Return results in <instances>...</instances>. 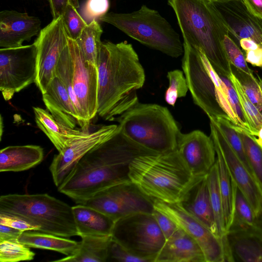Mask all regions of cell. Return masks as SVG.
Returning a JSON list of instances; mask_svg holds the SVG:
<instances>
[{
    "label": "cell",
    "instance_id": "1",
    "mask_svg": "<svg viewBox=\"0 0 262 262\" xmlns=\"http://www.w3.org/2000/svg\"><path fill=\"white\" fill-rule=\"evenodd\" d=\"M132 141L119 130L89 151L58 190L77 204H82L98 192L130 181L129 166L136 157L155 154Z\"/></svg>",
    "mask_w": 262,
    "mask_h": 262
},
{
    "label": "cell",
    "instance_id": "2",
    "mask_svg": "<svg viewBox=\"0 0 262 262\" xmlns=\"http://www.w3.org/2000/svg\"><path fill=\"white\" fill-rule=\"evenodd\" d=\"M98 72L97 114L112 121L139 102L137 91L145 81L144 70L132 45L102 42Z\"/></svg>",
    "mask_w": 262,
    "mask_h": 262
},
{
    "label": "cell",
    "instance_id": "3",
    "mask_svg": "<svg viewBox=\"0 0 262 262\" xmlns=\"http://www.w3.org/2000/svg\"><path fill=\"white\" fill-rule=\"evenodd\" d=\"M174 10L184 42L200 49L218 75L229 77L231 65L223 39L229 35L224 19L211 0H168Z\"/></svg>",
    "mask_w": 262,
    "mask_h": 262
},
{
    "label": "cell",
    "instance_id": "4",
    "mask_svg": "<svg viewBox=\"0 0 262 262\" xmlns=\"http://www.w3.org/2000/svg\"><path fill=\"white\" fill-rule=\"evenodd\" d=\"M128 176L145 194L167 203L182 202L204 178L192 173L177 149L135 158L129 164Z\"/></svg>",
    "mask_w": 262,
    "mask_h": 262
},
{
    "label": "cell",
    "instance_id": "5",
    "mask_svg": "<svg viewBox=\"0 0 262 262\" xmlns=\"http://www.w3.org/2000/svg\"><path fill=\"white\" fill-rule=\"evenodd\" d=\"M116 120L124 136L149 150L162 153L177 149L181 132L166 107L139 102Z\"/></svg>",
    "mask_w": 262,
    "mask_h": 262
},
{
    "label": "cell",
    "instance_id": "6",
    "mask_svg": "<svg viewBox=\"0 0 262 262\" xmlns=\"http://www.w3.org/2000/svg\"><path fill=\"white\" fill-rule=\"evenodd\" d=\"M0 213L26 220L40 232L64 237L78 235L72 207L47 193L2 195Z\"/></svg>",
    "mask_w": 262,
    "mask_h": 262
},
{
    "label": "cell",
    "instance_id": "7",
    "mask_svg": "<svg viewBox=\"0 0 262 262\" xmlns=\"http://www.w3.org/2000/svg\"><path fill=\"white\" fill-rule=\"evenodd\" d=\"M99 19L168 56L176 58L183 54V43L179 34L158 11L145 5L130 13H107Z\"/></svg>",
    "mask_w": 262,
    "mask_h": 262
},
{
    "label": "cell",
    "instance_id": "8",
    "mask_svg": "<svg viewBox=\"0 0 262 262\" xmlns=\"http://www.w3.org/2000/svg\"><path fill=\"white\" fill-rule=\"evenodd\" d=\"M112 237L148 262H155L166 241L152 214L148 213H137L117 220Z\"/></svg>",
    "mask_w": 262,
    "mask_h": 262
},
{
    "label": "cell",
    "instance_id": "9",
    "mask_svg": "<svg viewBox=\"0 0 262 262\" xmlns=\"http://www.w3.org/2000/svg\"><path fill=\"white\" fill-rule=\"evenodd\" d=\"M183 46L182 67L194 103L209 119L222 117L230 121L218 101L209 61L198 48L184 42Z\"/></svg>",
    "mask_w": 262,
    "mask_h": 262
},
{
    "label": "cell",
    "instance_id": "10",
    "mask_svg": "<svg viewBox=\"0 0 262 262\" xmlns=\"http://www.w3.org/2000/svg\"><path fill=\"white\" fill-rule=\"evenodd\" d=\"M154 201L129 181L104 189L81 204L96 209L116 222L137 213H152Z\"/></svg>",
    "mask_w": 262,
    "mask_h": 262
},
{
    "label": "cell",
    "instance_id": "11",
    "mask_svg": "<svg viewBox=\"0 0 262 262\" xmlns=\"http://www.w3.org/2000/svg\"><path fill=\"white\" fill-rule=\"evenodd\" d=\"M36 49L35 44L0 49V90L6 101L36 82Z\"/></svg>",
    "mask_w": 262,
    "mask_h": 262
},
{
    "label": "cell",
    "instance_id": "12",
    "mask_svg": "<svg viewBox=\"0 0 262 262\" xmlns=\"http://www.w3.org/2000/svg\"><path fill=\"white\" fill-rule=\"evenodd\" d=\"M34 43L36 49L37 78L35 84L43 94L56 76L57 62L68 44V35L62 16L53 18L41 29Z\"/></svg>",
    "mask_w": 262,
    "mask_h": 262
},
{
    "label": "cell",
    "instance_id": "13",
    "mask_svg": "<svg viewBox=\"0 0 262 262\" xmlns=\"http://www.w3.org/2000/svg\"><path fill=\"white\" fill-rule=\"evenodd\" d=\"M154 207L171 219L196 241L204 253L206 262L226 261L224 239L213 233L181 203H167L154 199Z\"/></svg>",
    "mask_w": 262,
    "mask_h": 262
},
{
    "label": "cell",
    "instance_id": "14",
    "mask_svg": "<svg viewBox=\"0 0 262 262\" xmlns=\"http://www.w3.org/2000/svg\"><path fill=\"white\" fill-rule=\"evenodd\" d=\"M72 64L73 89L82 113L85 129L97 114L98 72L97 67L88 60L77 42L68 37Z\"/></svg>",
    "mask_w": 262,
    "mask_h": 262
},
{
    "label": "cell",
    "instance_id": "15",
    "mask_svg": "<svg viewBox=\"0 0 262 262\" xmlns=\"http://www.w3.org/2000/svg\"><path fill=\"white\" fill-rule=\"evenodd\" d=\"M210 137L214 145L220 149L237 188L249 203L257 219L262 215V190L212 119H210Z\"/></svg>",
    "mask_w": 262,
    "mask_h": 262
},
{
    "label": "cell",
    "instance_id": "16",
    "mask_svg": "<svg viewBox=\"0 0 262 262\" xmlns=\"http://www.w3.org/2000/svg\"><path fill=\"white\" fill-rule=\"evenodd\" d=\"M118 125H104L71 143L54 156L49 169L57 188L72 174L83 156L98 144L111 138Z\"/></svg>",
    "mask_w": 262,
    "mask_h": 262
},
{
    "label": "cell",
    "instance_id": "17",
    "mask_svg": "<svg viewBox=\"0 0 262 262\" xmlns=\"http://www.w3.org/2000/svg\"><path fill=\"white\" fill-rule=\"evenodd\" d=\"M177 150L196 177H205L216 161V151L211 137L200 130L186 134L181 132L178 138Z\"/></svg>",
    "mask_w": 262,
    "mask_h": 262
},
{
    "label": "cell",
    "instance_id": "18",
    "mask_svg": "<svg viewBox=\"0 0 262 262\" xmlns=\"http://www.w3.org/2000/svg\"><path fill=\"white\" fill-rule=\"evenodd\" d=\"M227 24L229 36L237 45L244 38L262 47V18L254 15L243 0L213 2Z\"/></svg>",
    "mask_w": 262,
    "mask_h": 262
},
{
    "label": "cell",
    "instance_id": "19",
    "mask_svg": "<svg viewBox=\"0 0 262 262\" xmlns=\"http://www.w3.org/2000/svg\"><path fill=\"white\" fill-rule=\"evenodd\" d=\"M41 21L27 13L14 10L0 12V47L11 48L23 46L25 41L39 34Z\"/></svg>",
    "mask_w": 262,
    "mask_h": 262
},
{
    "label": "cell",
    "instance_id": "20",
    "mask_svg": "<svg viewBox=\"0 0 262 262\" xmlns=\"http://www.w3.org/2000/svg\"><path fill=\"white\" fill-rule=\"evenodd\" d=\"M155 262H206L204 253L196 241L183 229L166 239Z\"/></svg>",
    "mask_w": 262,
    "mask_h": 262
},
{
    "label": "cell",
    "instance_id": "21",
    "mask_svg": "<svg viewBox=\"0 0 262 262\" xmlns=\"http://www.w3.org/2000/svg\"><path fill=\"white\" fill-rule=\"evenodd\" d=\"M42 100L49 112L61 124L75 128L80 125V119L70 96L60 79L55 76L42 94Z\"/></svg>",
    "mask_w": 262,
    "mask_h": 262
},
{
    "label": "cell",
    "instance_id": "22",
    "mask_svg": "<svg viewBox=\"0 0 262 262\" xmlns=\"http://www.w3.org/2000/svg\"><path fill=\"white\" fill-rule=\"evenodd\" d=\"M207 175L193 187L181 204L188 212L220 237L210 200Z\"/></svg>",
    "mask_w": 262,
    "mask_h": 262
},
{
    "label": "cell",
    "instance_id": "23",
    "mask_svg": "<svg viewBox=\"0 0 262 262\" xmlns=\"http://www.w3.org/2000/svg\"><path fill=\"white\" fill-rule=\"evenodd\" d=\"M35 122L46 135L58 152L75 140L89 134L83 129L73 128L56 120L48 111L39 107H33Z\"/></svg>",
    "mask_w": 262,
    "mask_h": 262
},
{
    "label": "cell",
    "instance_id": "24",
    "mask_svg": "<svg viewBox=\"0 0 262 262\" xmlns=\"http://www.w3.org/2000/svg\"><path fill=\"white\" fill-rule=\"evenodd\" d=\"M43 150L38 145L9 146L0 151V172H18L29 169L43 159Z\"/></svg>",
    "mask_w": 262,
    "mask_h": 262
},
{
    "label": "cell",
    "instance_id": "25",
    "mask_svg": "<svg viewBox=\"0 0 262 262\" xmlns=\"http://www.w3.org/2000/svg\"><path fill=\"white\" fill-rule=\"evenodd\" d=\"M78 235H111L115 223L103 213L87 205L72 207Z\"/></svg>",
    "mask_w": 262,
    "mask_h": 262
},
{
    "label": "cell",
    "instance_id": "26",
    "mask_svg": "<svg viewBox=\"0 0 262 262\" xmlns=\"http://www.w3.org/2000/svg\"><path fill=\"white\" fill-rule=\"evenodd\" d=\"M217 167L220 191L222 199L225 229L228 235L234 214L235 201L237 187L233 180L222 155L214 145Z\"/></svg>",
    "mask_w": 262,
    "mask_h": 262
},
{
    "label": "cell",
    "instance_id": "27",
    "mask_svg": "<svg viewBox=\"0 0 262 262\" xmlns=\"http://www.w3.org/2000/svg\"><path fill=\"white\" fill-rule=\"evenodd\" d=\"M79 247L74 254L54 261L105 262L112 240L111 235H84L81 237Z\"/></svg>",
    "mask_w": 262,
    "mask_h": 262
},
{
    "label": "cell",
    "instance_id": "28",
    "mask_svg": "<svg viewBox=\"0 0 262 262\" xmlns=\"http://www.w3.org/2000/svg\"><path fill=\"white\" fill-rule=\"evenodd\" d=\"M18 241L30 248L54 251L66 256L74 254L79 245L64 237L37 231L23 232Z\"/></svg>",
    "mask_w": 262,
    "mask_h": 262
},
{
    "label": "cell",
    "instance_id": "29",
    "mask_svg": "<svg viewBox=\"0 0 262 262\" xmlns=\"http://www.w3.org/2000/svg\"><path fill=\"white\" fill-rule=\"evenodd\" d=\"M257 228L229 232L234 233L231 250L243 261L262 262V234Z\"/></svg>",
    "mask_w": 262,
    "mask_h": 262
},
{
    "label": "cell",
    "instance_id": "30",
    "mask_svg": "<svg viewBox=\"0 0 262 262\" xmlns=\"http://www.w3.org/2000/svg\"><path fill=\"white\" fill-rule=\"evenodd\" d=\"M102 33L101 27L94 20L88 24L75 40L85 58L96 67L102 43L100 40Z\"/></svg>",
    "mask_w": 262,
    "mask_h": 262
},
{
    "label": "cell",
    "instance_id": "31",
    "mask_svg": "<svg viewBox=\"0 0 262 262\" xmlns=\"http://www.w3.org/2000/svg\"><path fill=\"white\" fill-rule=\"evenodd\" d=\"M234 126L243 142L251 172L262 190V147L256 142L255 136L238 126Z\"/></svg>",
    "mask_w": 262,
    "mask_h": 262
},
{
    "label": "cell",
    "instance_id": "32",
    "mask_svg": "<svg viewBox=\"0 0 262 262\" xmlns=\"http://www.w3.org/2000/svg\"><path fill=\"white\" fill-rule=\"evenodd\" d=\"M55 75L64 86L78 112L80 119V126L83 129L87 130L85 129L82 118V110L73 89L72 83L73 64L68 44L62 51L57 62L55 69Z\"/></svg>",
    "mask_w": 262,
    "mask_h": 262
},
{
    "label": "cell",
    "instance_id": "33",
    "mask_svg": "<svg viewBox=\"0 0 262 262\" xmlns=\"http://www.w3.org/2000/svg\"><path fill=\"white\" fill-rule=\"evenodd\" d=\"M207 184L211 204L217 228L219 235L221 238L227 237L224 220L222 199L220 191L216 163L207 175Z\"/></svg>",
    "mask_w": 262,
    "mask_h": 262
},
{
    "label": "cell",
    "instance_id": "34",
    "mask_svg": "<svg viewBox=\"0 0 262 262\" xmlns=\"http://www.w3.org/2000/svg\"><path fill=\"white\" fill-rule=\"evenodd\" d=\"M256 219L249 203L237 188L235 201L234 219L231 227L235 228L229 232L253 229L257 227Z\"/></svg>",
    "mask_w": 262,
    "mask_h": 262
},
{
    "label": "cell",
    "instance_id": "35",
    "mask_svg": "<svg viewBox=\"0 0 262 262\" xmlns=\"http://www.w3.org/2000/svg\"><path fill=\"white\" fill-rule=\"evenodd\" d=\"M237 93L243 111L255 136L262 127V114L247 97L232 71L229 77Z\"/></svg>",
    "mask_w": 262,
    "mask_h": 262
},
{
    "label": "cell",
    "instance_id": "36",
    "mask_svg": "<svg viewBox=\"0 0 262 262\" xmlns=\"http://www.w3.org/2000/svg\"><path fill=\"white\" fill-rule=\"evenodd\" d=\"M222 89L226 95L228 102L235 115L239 127L245 129L252 136L255 134L250 126L242 108L239 98L235 88L229 77L218 75Z\"/></svg>",
    "mask_w": 262,
    "mask_h": 262
},
{
    "label": "cell",
    "instance_id": "37",
    "mask_svg": "<svg viewBox=\"0 0 262 262\" xmlns=\"http://www.w3.org/2000/svg\"><path fill=\"white\" fill-rule=\"evenodd\" d=\"M35 253L18 241L0 242V261L18 262L34 259Z\"/></svg>",
    "mask_w": 262,
    "mask_h": 262
},
{
    "label": "cell",
    "instance_id": "38",
    "mask_svg": "<svg viewBox=\"0 0 262 262\" xmlns=\"http://www.w3.org/2000/svg\"><path fill=\"white\" fill-rule=\"evenodd\" d=\"M212 120L220 128L231 147L252 174L247 160L243 142L235 129L234 124L230 121L224 118L221 117Z\"/></svg>",
    "mask_w": 262,
    "mask_h": 262
},
{
    "label": "cell",
    "instance_id": "39",
    "mask_svg": "<svg viewBox=\"0 0 262 262\" xmlns=\"http://www.w3.org/2000/svg\"><path fill=\"white\" fill-rule=\"evenodd\" d=\"M231 69L247 97L262 114V93L258 80L254 75L247 74L232 65Z\"/></svg>",
    "mask_w": 262,
    "mask_h": 262
},
{
    "label": "cell",
    "instance_id": "40",
    "mask_svg": "<svg viewBox=\"0 0 262 262\" xmlns=\"http://www.w3.org/2000/svg\"><path fill=\"white\" fill-rule=\"evenodd\" d=\"M183 72L180 70H174L167 73L169 86L165 92V99L172 106H174L177 99L185 97L189 90Z\"/></svg>",
    "mask_w": 262,
    "mask_h": 262
},
{
    "label": "cell",
    "instance_id": "41",
    "mask_svg": "<svg viewBox=\"0 0 262 262\" xmlns=\"http://www.w3.org/2000/svg\"><path fill=\"white\" fill-rule=\"evenodd\" d=\"M62 17L68 37L76 40L88 24L78 12L77 9L70 4L67 6Z\"/></svg>",
    "mask_w": 262,
    "mask_h": 262
},
{
    "label": "cell",
    "instance_id": "42",
    "mask_svg": "<svg viewBox=\"0 0 262 262\" xmlns=\"http://www.w3.org/2000/svg\"><path fill=\"white\" fill-rule=\"evenodd\" d=\"M223 46L230 64L235 68L248 74L253 75V71L249 68L245 56L243 52L228 35H226L223 39Z\"/></svg>",
    "mask_w": 262,
    "mask_h": 262
},
{
    "label": "cell",
    "instance_id": "43",
    "mask_svg": "<svg viewBox=\"0 0 262 262\" xmlns=\"http://www.w3.org/2000/svg\"><path fill=\"white\" fill-rule=\"evenodd\" d=\"M109 6V0H87L82 7L81 15L89 24L107 13Z\"/></svg>",
    "mask_w": 262,
    "mask_h": 262
},
{
    "label": "cell",
    "instance_id": "44",
    "mask_svg": "<svg viewBox=\"0 0 262 262\" xmlns=\"http://www.w3.org/2000/svg\"><path fill=\"white\" fill-rule=\"evenodd\" d=\"M120 262H148L145 258L138 256L112 238L108 249L107 261Z\"/></svg>",
    "mask_w": 262,
    "mask_h": 262
},
{
    "label": "cell",
    "instance_id": "45",
    "mask_svg": "<svg viewBox=\"0 0 262 262\" xmlns=\"http://www.w3.org/2000/svg\"><path fill=\"white\" fill-rule=\"evenodd\" d=\"M0 224L8 226L23 232L26 231H39V227L32 225L26 220L3 213H0Z\"/></svg>",
    "mask_w": 262,
    "mask_h": 262
},
{
    "label": "cell",
    "instance_id": "46",
    "mask_svg": "<svg viewBox=\"0 0 262 262\" xmlns=\"http://www.w3.org/2000/svg\"><path fill=\"white\" fill-rule=\"evenodd\" d=\"M152 215L166 239L178 229L177 225L169 217L154 208Z\"/></svg>",
    "mask_w": 262,
    "mask_h": 262
},
{
    "label": "cell",
    "instance_id": "47",
    "mask_svg": "<svg viewBox=\"0 0 262 262\" xmlns=\"http://www.w3.org/2000/svg\"><path fill=\"white\" fill-rule=\"evenodd\" d=\"M53 18L62 16L67 6L70 4L76 9L79 8L78 0H49Z\"/></svg>",
    "mask_w": 262,
    "mask_h": 262
},
{
    "label": "cell",
    "instance_id": "48",
    "mask_svg": "<svg viewBox=\"0 0 262 262\" xmlns=\"http://www.w3.org/2000/svg\"><path fill=\"white\" fill-rule=\"evenodd\" d=\"M23 232L20 230L0 224V242L4 241H18Z\"/></svg>",
    "mask_w": 262,
    "mask_h": 262
},
{
    "label": "cell",
    "instance_id": "49",
    "mask_svg": "<svg viewBox=\"0 0 262 262\" xmlns=\"http://www.w3.org/2000/svg\"><path fill=\"white\" fill-rule=\"evenodd\" d=\"M245 53L247 62L262 68V47L260 46L255 50L245 51Z\"/></svg>",
    "mask_w": 262,
    "mask_h": 262
},
{
    "label": "cell",
    "instance_id": "50",
    "mask_svg": "<svg viewBox=\"0 0 262 262\" xmlns=\"http://www.w3.org/2000/svg\"><path fill=\"white\" fill-rule=\"evenodd\" d=\"M248 9L255 16L262 18V0H243Z\"/></svg>",
    "mask_w": 262,
    "mask_h": 262
},
{
    "label": "cell",
    "instance_id": "51",
    "mask_svg": "<svg viewBox=\"0 0 262 262\" xmlns=\"http://www.w3.org/2000/svg\"><path fill=\"white\" fill-rule=\"evenodd\" d=\"M239 45L245 51L255 50L260 47L255 41L249 38L241 39L239 42Z\"/></svg>",
    "mask_w": 262,
    "mask_h": 262
},
{
    "label": "cell",
    "instance_id": "52",
    "mask_svg": "<svg viewBox=\"0 0 262 262\" xmlns=\"http://www.w3.org/2000/svg\"><path fill=\"white\" fill-rule=\"evenodd\" d=\"M258 138L255 137L256 142L262 147V127L258 130L257 136Z\"/></svg>",
    "mask_w": 262,
    "mask_h": 262
},
{
    "label": "cell",
    "instance_id": "53",
    "mask_svg": "<svg viewBox=\"0 0 262 262\" xmlns=\"http://www.w3.org/2000/svg\"><path fill=\"white\" fill-rule=\"evenodd\" d=\"M1 138H2V130H3V120H2V116L1 117Z\"/></svg>",
    "mask_w": 262,
    "mask_h": 262
},
{
    "label": "cell",
    "instance_id": "54",
    "mask_svg": "<svg viewBox=\"0 0 262 262\" xmlns=\"http://www.w3.org/2000/svg\"><path fill=\"white\" fill-rule=\"evenodd\" d=\"M258 80L259 82V86H260V90H261V93H262V78L260 77H259Z\"/></svg>",
    "mask_w": 262,
    "mask_h": 262
},
{
    "label": "cell",
    "instance_id": "55",
    "mask_svg": "<svg viewBox=\"0 0 262 262\" xmlns=\"http://www.w3.org/2000/svg\"><path fill=\"white\" fill-rule=\"evenodd\" d=\"M213 2H220V1H227V0H211Z\"/></svg>",
    "mask_w": 262,
    "mask_h": 262
}]
</instances>
